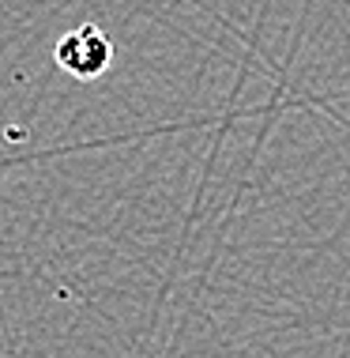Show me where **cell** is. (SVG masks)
Wrapping results in <instances>:
<instances>
[{"mask_svg":"<svg viewBox=\"0 0 350 358\" xmlns=\"http://www.w3.org/2000/svg\"><path fill=\"white\" fill-rule=\"evenodd\" d=\"M53 61L61 64V72L75 76V80H99L113 61V45L94 23L72 27L68 34H61L53 50Z\"/></svg>","mask_w":350,"mask_h":358,"instance_id":"6da1fadb","label":"cell"}]
</instances>
